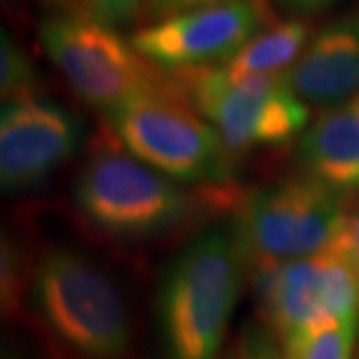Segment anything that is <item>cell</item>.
<instances>
[{"mask_svg": "<svg viewBox=\"0 0 359 359\" xmlns=\"http://www.w3.org/2000/svg\"><path fill=\"white\" fill-rule=\"evenodd\" d=\"M245 268L233 231H204L174 257L158 297V323L168 359L218 358Z\"/></svg>", "mask_w": 359, "mask_h": 359, "instance_id": "cell-1", "label": "cell"}, {"mask_svg": "<svg viewBox=\"0 0 359 359\" xmlns=\"http://www.w3.org/2000/svg\"><path fill=\"white\" fill-rule=\"evenodd\" d=\"M2 359H14V358H13V355H4V358H2Z\"/></svg>", "mask_w": 359, "mask_h": 359, "instance_id": "cell-21", "label": "cell"}, {"mask_svg": "<svg viewBox=\"0 0 359 359\" xmlns=\"http://www.w3.org/2000/svg\"><path fill=\"white\" fill-rule=\"evenodd\" d=\"M32 306L44 327L82 359H122L130 320L110 276L80 252L56 248L30 278Z\"/></svg>", "mask_w": 359, "mask_h": 359, "instance_id": "cell-2", "label": "cell"}, {"mask_svg": "<svg viewBox=\"0 0 359 359\" xmlns=\"http://www.w3.org/2000/svg\"><path fill=\"white\" fill-rule=\"evenodd\" d=\"M26 266L22 250L14 244L11 238H2L0 248V302H2V316H14L25 294Z\"/></svg>", "mask_w": 359, "mask_h": 359, "instance_id": "cell-16", "label": "cell"}, {"mask_svg": "<svg viewBox=\"0 0 359 359\" xmlns=\"http://www.w3.org/2000/svg\"><path fill=\"white\" fill-rule=\"evenodd\" d=\"M341 248L346 250L349 257L358 264L359 268V208L349 212V219H347L346 236H344Z\"/></svg>", "mask_w": 359, "mask_h": 359, "instance_id": "cell-19", "label": "cell"}, {"mask_svg": "<svg viewBox=\"0 0 359 359\" xmlns=\"http://www.w3.org/2000/svg\"><path fill=\"white\" fill-rule=\"evenodd\" d=\"M80 13L118 30L144 13V0H80Z\"/></svg>", "mask_w": 359, "mask_h": 359, "instance_id": "cell-17", "label": "cell"}, {"mask_svg": "<svg viewBox=\"0 0 359 359\" xmlns=\"http://www.w3.org/2000/svg\"><path fill=\"white\" fill-rule=\"evenodd\" d=\"M359 320L323 323L283 344V359H353Z\"/></svg>", "mask_w": 359, "mask_h": 359, "instance_id": "cell-14", "label": "cell"}, {"mask_svg": "<svg viewBox=\"0 0 359 359\" xmlns=\"http://www.w3.org/2000/svg\"><path fill=\"white\" fill-rule=\"evenodd\" d=\"M39 39L78 96L104 112L168 82L160 68L148 62L116 28L86 14L62 13L44 18Z\"/></svg>", "mask_w": 359, "mask_h": 359, "instance_id": "cell-7", "label": "cell"}, {"mask_svg": "<svg viewBox=\"0 0 359 359\" xmlns=\"http://www.w3.org/2000/svg\"><path fill=\"white\" fill-rule=\"evenodd\" d=\"M308 42V22L302 18H290L264 28L222 66L231 78L280 76L295 65Z\"/></svg>", "mask_w": 359, "mask_h": 359, "instance_id": "cell-13", "label": "cell"}, {"mask_svg": "<svg viewBox=\"0 0 359 359\" xmlns=\"http://www.w3.org/2000/svg\"><path fill=\"white\" fill-rule=\"evenodd\" d=\"M80 124L40 96L4 104L0 114V182L6 192L39 186L76 152Z\"/></svg>", "mask_w": 359, "mask_h": 359, "instance_id": "cell-10", "label": "cell"}, {"mask_svg": "<svg viewBox=\"0 0 359 359\" xmlns=\"http://www.w3.org/2000/svg\"><path fill=\"white\" fill-rule=\"evenodd\" d=\"M168 74L231 154L292 142L308 126V104L295 96L285 74L231 78L222 65Z\"/></svg>", "mask_w": 359, "mask_h": 359, "instance_id": "cell-5", "label": "cell"}, {"mask_svg": "<svg viewBox=\"0 0 359 359\" xmlns=\"http://www.w3.org/2000/svg\"><path fill=\"white\" fill-rule=\"evenodd\" d=\"M252 268L259 313L282 344L323 323L359 320V268L344 248Z\"/></svg>", "mask_w": 359, "mask_h": 359, "instance_id": "cell-8", "label": "cell"}, {"mask_svg": "<svg viewBox=\"0 0 359 359\" xmlns=\"http://www.w3.org/2000/svg\"><path fill=\"white\" fill-rule=\"evenodd\" d=\"M266 22L262 0H231L156 20L128 40L156 68L180 72L226 65Z\"/></svg>", "mask_w": 359, "mask_h": 359, "instance_id": "cell-9", "label": "cell"}, {"mask_svg": "<svg viewBox=\"0 0 359 359\" xmlns=\"http://www.w3.org/2000/svg\"><path fill=\"white\" fill-rule=\"evenodd\" d=\"M222 2H231V0H144V13L148 14L150 20H162L182 13H190L205 6H214Z\"/></svg>", "mask_w": 359, "mask_h": 359, "instance_id": "cell-18", "label": "cell"}, {"mask_svg": "<svg viewBox=\"0 0 359 359\" xmlns=\"http://www.w3.org/2000/svg\"><path fill=\"white\" fill-rule=\"evenodd\" d=\"M39 72L16 40L2 30L0 40V94L4 100H22L39 94Z\"/></svg>", "mask_w": 359, "mask_h": 359, "instance_id": "cell-15", "label": "cell"}, {"mask_svg": "<svg viewBox=\"0 0 359 359\" xmlns=\"http://www.w3.org/2000/svg\"><path fill=\"white\" fill-rule=\"evenodd\" d=\"M349 212L346 194L309 176L285 180L245 198L233 233L250 266L302 259L337 250Z\"/></svg>", "mask_w": 359, "mask_h": 359, "instance_id": "cell-4", "label": "cell"}, {"mask_svg": "<svg viewBox=\"0 0 359 359\" xmlns=\"http://www.w3.org/2000/svg\"><path fill=\"white\" fill-rule=\"evenodd\" d=\"M74 200L92 226L118 238H152L180 228L198 210L182 182L136 156L100 152L82 168Z\"/></svg>", "mask_w": 359, "mask_h": 359, "instance_id": "cell-6", "label": "cell"}, {"mask_svg": "<svg viewBox=\"0 0 359 359\" xmlns=\"http://www.w3.org/2000/svg\"><path fill=\"white\" fill-rule=\"evenodd\" d=\"M297 158L306 176L339 194L359 190V94L304 130Z\"/></svg>", "mask_w": 359, "mask_h": 359, "instance_id": "cell-12", "label": "cell"}, {"mask_svg": "<svg viewBox=\"0 0 359 359\" xmlns=\"http://www.w3.org/2000/svg\"><path fill=\"white\" fill-rule=\"evenodd\" d=\"M283 6L290 8L292 13L299 14H309L316 13V11H321L325 8L327 4H332L334 0H282Z\"/></svg>", "mask_w": 359, "mask_h": 359, "instance_id": "cell-20", "label": "cell"}, {"mask_svg": "<svg viewBox=\"0 0 359 359\" xmlns=\"http://www.w3.org/2000/svg\"><path fill=\"white\" fill-rule=\"evenodd\" d=\"M60 2H66V0H60Z\"/></svg>", "mask_w": 359, "mask_h": 359, "instance_id": "cell-22", "label": "cell"}, {"mask_svg": "<svg viewBox=\"0 0 359 359\" xmlns=\"http://www.w3.org/2000/svg\"><path fill=\"white\" fill-rule=\"evenodd\" d=\"M285 80L308 106H337L359 94V11L318 30Z\"/></svg>", "mask_w": 359, "mask_h": 359, "instance_id": "cell-11", "label": "cell"}, {"mask_svg": "<svg viewBox=\"0 0 359 359\" xmlns=\"http://www.w3.org/2000/svg\"><path fill=\"white\" fill-rule=\"evenodd\" d=\"M130 154L184 184H226L233 176L230 148L194 110L172 76L106 112Z\"/></svg>", "mask_w": 359, "mask_h": 359, "instance_id": "cell-3", "label": "cell"}]
</instances>
